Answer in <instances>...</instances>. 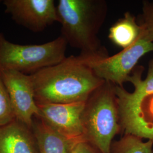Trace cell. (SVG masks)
<instances>
[{
	"mask_svg": "<svg viewBox=\"0 0 153 153\" xmlns=\"http://www.w3.org/2000/svg\"><path fill=\"white\" fill-rule=\"evenodd\" d=\"M37 104L86 102L105 81L97 76L86 57L71 56L31 74Z\"/></svg>",
	"mask_w": 153,
	"mask_h": 153,
	"instance_id": "1",
	"label": "cell"
},
{
	"mask_svg": "<svg viewBox=\"0 0 153 153\" xmlns=\"http://www.w3.org/2000/svg\"><path fill=\"white\" fill-rule=\"evenodd\" d=\"M61 36L86 57H106L98 37L107 10L103 0H60L56 6Z\"/></svg>",
	"mask_w": 153,
	"mask_h": 153,
	"instance_id": "2",
	"label": "cell"
},
{
	"mask_svg": "<svg viewBox=\"0 0 153 153\" xmlns=\"http://www.w3.org/2000/svg\"><path fill=\"white\" fill-rule=\"evenodd\" d=\"M143 71L142 66H136L129 76L132 92L116 85L114 89L120 125L127 134L153 141V58L144 79Z\"/></svg>",
	"mask_w": 153,
	"mask_h": 153,
	"instance_id": "3",
	"label": "cell"
},
{
	"mask_svg": "<svg viewBox=\"0 0 153 153\" xmlns=\"http://www.w3.org/2000/svg\"><path fill=\"white\" fill-rule=\"evenodd\" d=\"M83 126L86 142L101 153H111V142L120 128L114 85L104 81L88 99Z\"/></svg>",
	"mask_w": 153,
	"mask_h": 153,
	"instance_id": "4",
	"label": "cell"
},
{
	"mask_svg": "<svg viewBox=\"0 0 153 153\" xmlns=\"http://www.w3.org/2000/svg\"><path fill=\"white\" fill-rule=\"evenodd\" d=\"M67 45L61 36L44 44H16L0 33V71H15L33 74L64 60Z\"/></svg>",
	"mask_w": 153,
	"mask_h": 153,
	"instance_id": "5",
	"label": "cell"
},
{
	"mask_svg": "<svg viewBox=\"0 0 153 153\" xmlns=\"http://www.w3.org/2000/svg\"><path fill=\"white\" fill-rule=\"evenodd\" d=\"M140 25L142 26L140 36L129 47L112 56L86 57L88 65L99 78L114 85L123 87V84L128 82L140 59L153 52V39Z\"/></svg>",
	"mask_w": 153,
	"mask_h": 153,
	"instance_id": "6",
	"label": "cell"
},
{
	"mask_svg": "<svg viewBox=\"0 0 153 153\" xmlns=\"http://www.w3.org/2000/svg\"><path fill=\"white\" fill-rule=\"evenodd\" d=\"M86 103V102L37 104L39 112L36 117L70 140L76 142L85 141L83 115Z\"/></svg>",
	"mask_w": 153,
	"mask_h": 153,
	"instance_id": "7",
	"label": "cell"
},
{
	"mask_svg": "<svg viewBox=\"0 0 153 153\" xmlns=\"http://www.w3.org/2000/svg\"><path fill=\"white\" fill-rule=\"evenodd\" d=\"M0 73L16 120L31 129L33 118L39 112L31 76L15 71H4Z\"/></svg>",
	"mask_w": 153,
	"mask_h": 153,
	"instance_id": "8",
	"label": "cell"
},
{
	"mask_svg": "<svg viewBox=\"0 0 153 153\" xmlns=\"http://www.w3.org/2000/svg\"><path fill=\"white\" fill-rule=\"evenodd\" d=\"M5 13L12 19L33 33H40L59 22L57 7L53 0H5Z\"/></svg>",
	"mask_w": 153,
	"mask_h": 153,
	"instance_id": "9",
	"label": "cell"
},
{
	"mask_svg": "<svg viewBox=\"0 0 153 153\" xmlns=\"http://www.w3.org/2000/svg\"><path fill=\"white\" fill-rule=\"evenodd\" d=\"M32 130L15 119L0 127V153H39Z\"/></svg>",
	"mask_w": 153,
	"mask_h": 153,
	"instance_id": "10",
	"label": "cell"
},
{
	"mask_svg": "<svg viewBox=\"0 0 153 153\" xmlns=\"http://www.w3.org/2000/svg\"><path fill=\"white\" fill-rule=\"evenodd\" d=\"M31 130L39 153H71L78 142L61 134L39 119L35 120L33 118Z\"/></svg>",
	"mask_w": 153,
	"mask_h": 153,
	"instance_id": "11",
	"label": "cell"
},
{
	"mask_svg": "<svg viewBox=\"0 0 153 153\" xmlns=\"http://www.w3.org/2000/svg\"><path fill=\"white\" fill-rule=\"evenodd\" d=\"M141 31L142 26L137 23L136 16L127 11L109 28L108 38L116 45L126 49L136 42Z\"/></svg>",
	"mask_w": 153,
	"mask_h": 153,
	"instance_id": "12",
	"label": "cell"
},
{
	"mask_svg": "<svg viewBox=\"0 0 153 153\" xmlns=\"http://www.w3.org/2000/svg\"><path fill=\"white\" fill-rule=\"evenodd\" d=\"M153 141L128 134L120 142L118 153H153Z\"/></svg>",
	"mask_w": 153,
	"mask_h": 153,
	"instance_id": "13",
	"label": "cell"
},
{
	"mask_svg": "<svg viewBox=\"0 0 153 153\" xmlns=\"http://www.w3.org/2000/svg\"><path fill=\"white\" fill-rule=\"evenodd\" d=\"M16 119L10 99L0 73V127Z\"/></svg>",
	"mask_w": 153,
	"mask_h": 153,
	"instance_id": "14",
	"label": "cell"
},
{
	"mask_svg": "<svg viewBox=\"0 0 153 153\" xmlns=\"http://www.w3.org/2000/svg\"><path fill=\"white\" fill-rule=\"evenodd\" d=\"M142 10V14L138 23L145 27L153 40V2L143 1Z\"/></svg>",
	"mask_w": 153,
	"mask_h": 153,
	"instance_id": "15",
	"label": "cell"
},
{
	"mask_svg": "<svg viewBox=\"0 0 153 153\" xmlns=\"http://www.w3.org/2000/svg\"><path fill=\"white\" fill-rule=\"evenodd\" d=\"M71 153H94L88 143L85 141L76 142L73 148Z\"/></svg>",
	"mask_w": 153,
	"mask_h": 153,
	"instance_id": "16",
	"label": "cell"
}]
</instances>
